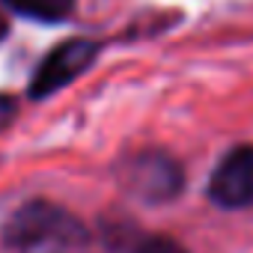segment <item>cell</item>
<instances>
[{
	"label": "cell",
	"mask_w": 253,
	"mask_h": 253,
	"mask_svg": "<svg viewBox=\"0 0 253 253\" xmlns=\"http://www.w3.org/2000/svg\"><path fill=\"white\" fill-rule=\"evenodd\" d=\"M75 238H81V226L66 211L48 203L21 206L3 226V241L9 247H33L45 241H75Z\"/></svg>",
	"instance_id": "1"
},
{
	"label": "cell",
	"mask_w": 253,
	"mask_h": 253,
	"mask_svg": "<svg viewBox=\"0 0 253 253\" xmlns=\"http://www.w3.org/2000/svg\"><path fill=\"white\" fill-rule=\"evenodd\" d=\"M95 54H98V45L89 42V39H69V42L57 45L39 63V69L30 81V95L33 98H48L60 86L72 84L81 72H86L92 66Z\"/></svg>",
	"instance_id": "2"
},
{
	"label": "cell",
	"mask_w": 253,
	"mask_h": 253,
	"mask_svg": "<svg viewBox=\"0 0 253 253\" xmlns=\"http://www.w3.org/2000/svg\"><path fill=\"white\" fill-rule=\"evenodd\" d=\"M209 194L223 209L253 206V143L232 149L214 170Z\"/></svg>",
	"instance_id": "3"
},
{
	"label": "cell",
	"mask_w": 253,
	"mask_h": 253,
	"mask_svg": "<svg viewBox=\"0 0 253 253\" xmlns=\"http://www.w3.org/2000/svg\"><path fill=\"white\" fill-rule=\"evenodd\" d=\"M134 176H137V188L146 194H173V188L179 185L176 167L164 158H140L134 164Z\"/></svg>",
	"instance_id": "4"
},
{
	"label": "cell",
	"mask_w": 253,
	"mask_h": 253,
	"mask_svg": "<svg viewBox=\"0 0 253 253\" xmlns=\"http://www.w3.org/2000/svg\"><path fill=\"white\" fill-rule=\"evenodd\" d=\"M6 6H12L15 12L27 15V18H36V21H63L69 18L75 0H6Z\"/></svg>",
	"instance_id": "5"
},
{
	"label": "cell",
	"mask_w": 253,
	"mask_h": 253,
	"mask_svg": "<svg viewBox=\"0 0 253 253\" xmlns=\"http://www.w3.org/2000/svg\"><path fill=\"white\" fill-rule=\"evenodd\" d=\"M137 253H185V250L176 241H170V238H149V241L140 244Z\"/></svg>",
	"instance_id": "6"
},
{
	"label": "cell",
	"mask_w": 253,
	"mask_h": 253,
	"mask_svg": "<svg viewBox=\"0 0 253 253\" xmlns=\"http://www.w3.org/2000/svg\"><path fill=\"white\" fill-rule=\"evenodd\" d=\"M12 116H15V101L6 98V95H0V131L12 122Z\"/></svg>",
	"instance_id": "7"
},
{
	"label": "cell",
	"mask_w": 253,
	"mask_h": 253,
	"mask_svg": "<svg viewBox=\"0 0 253 253\" xmlns=\"http://www.w3.org/2000/svg\"><path fill=\"white\" fill-rule=\"evenodd\" d=\"M6 36V24H3V18H0V39Z\"/></svg>",
	"instance_id": "8"
}]
</instances>
